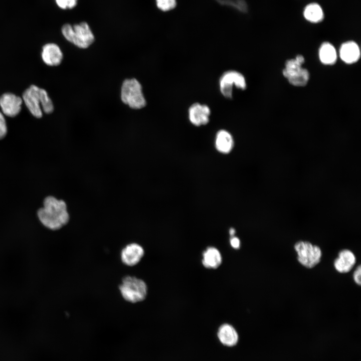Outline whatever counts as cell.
Instances as JSON below:
<instances>
[{
	"mask_svg": "<svg viewBox=\"0 0 361 361\" xmlns=\"http://www.w3.org/2000/svg\"><path fill=\"white\" fill-rule=\"evenodd\" d=\"M188 114L192 124L199 126L206 125L209 122L211 110L207 105L196 103L190 107Z\"/></svg>",
	"mask_w": 361,
	"mask_h": 361,
	"instance_id": "obj_11",
	"label": "cell"
},
{
	"mask_svg": "<svg viewBox=\"0 0 361 361\" xmlns=\"http://www.w3.org/2000/svg\"><path fill=\"white\" fill-rule=\"evenodd\" d=\"M61 32L66 40L79 48H88L95 41L94 35L85 22L74 25L65 24L61 28Z\"/></svg>",
	"mask_w": 361,
	"mask_h": 361,
	"instance_id": "obj_3",
	"label": "cell"
},
{
	"mask_svg": "<svg viewBox=\"0 0 361 361\" xmlns=\"http://www.w3.org/2000/svg\"><path fill=\"white\" fill-rule=\"evenodd\" d=\"M360 274L361 268L360 266L358 265L353 274V279L354 282L358 285H360L361 283Z\"/></svg>",
	"mask_w": 361,
	"mask_h": 361,
	"instance_id": "obj_23",
	"label": "cell"
},
{
	"mask_svg": "<svg viewBox=\"0 0 361 361\" xmlns=\"http://www.w3.org/2000/svg\"><path fill=\"white\" fill-rule=\"evenodd\" d=\"M121 296L130 303H137L144 300L147 294V287L142 279L134 276L124 277L119 287Z\"/></svg>",
	"mask_w": 361,
	"mask_h": 361,
	"instance_id": "obj_5",
	"label": "cell"
},
{
	"mask_svg": "<svg viewBox=\"0 0 361 361\" xmlns=\"http://www.w3.org/2000/svg\"><path fill=\"white\" fill-rule=\"evenodd\" d=\"M202 263L208 268H216L222 262V257L219 251L216 248H208L203 253Z\"/></svg>",
	"mask_w": 361,
	"mask_h": 361,
	"instance_id": "obj_18",
	"label": "cell"
},
{
	"mask_svg": "<svg viewBox=\"0 0 361 361\" xmlns=\"http://www.w3.org/2000/svg\"><path fill=\"white\" fill-rule=\"evenodd\" d=\"M217 336L220 342L228 347L236 345L239 340L237 331L232 325L228 323H224L219 327Z\"/></svg>",
	"mask_w": 361,
	"mask_h": 361,
	"instance_id": "obj_14",
	"label": "cell"
},
{
	"mask_svg": "<svg viewBox=\"0 0 361 361\" xmlns=\"http://www.w3.org/2000/svg\"><path fill=\"white\" fill-rule=\"evenodd\" d=\"M56 5L61 9L69 10L74 8L78 0H54Z\"/></svg>",
	"mask_w": 361,
	"mask_h": 361,
	"instance_id": "obj_21",
	"label": "cell"
},
{
	"mask_svg": "<svg viewBox=\"0 0 361 361\" xmlns=\"http://www.w3.org/2000/svg\"><path fill=\"white\" fill-rule=\"evenodd\" d=\"M294 248L298 261L306 268H313L321 261L322 253L317 245L308 241H300L295 244Z\"/></svg>",
	"mask_w": 361,
	"mask_h": 361,
	"instance_id": "obj_7",
	"label": "cell"
},
{
	"mask_svg": "<svg viewBox=\"0 0 361 361\" xmlns=\"http://www.w3.org/2000/svg\"><path fill=\"white\" fill-rule=\"evenodd\" d=\"M120 98L124 104L133 109H140L146 105L141 84L135 78L126 79L123 81Z\"/></svg>",
	"mask_w": 361,
	"mask_h": 361,
	"instance_id": "obj_4",
	"label": "cell"
},
{
	"mask_svg": "<svg viewBox=\"0 0 361 361\" xmlns=\"http://www.w3.org/2000/svg\"><path fill=\"white\" fill-rule=\"evenodd\" d=\"M22 99L31 114L36 118L42 116L43 111L49 114L54 110L52 101L47 91L36 85L30 86L24 91Z\"/></svg>",
	"mask_w": 361,
	"mask_h": 361,
	"instance_id": "obj_2",
	"label": "cell"
},
{
	"mask_svg": "<svg viewBox=\"0 0 361 361\" xmlns=\"http://www.w3.org/2000/svg\"><path fill=\"white\" fill-rule=\"evenodd\" d=\"M319 58L325 65L334 64L337 59V53L334 46L329 42H324L319 49Z\"/></svg>",
	"mask_w": 361,
	"mask_h": 361,
	"instance_id": "obj_19",
	"label": "cell"
},
{
	"mask_svg": "<svg viewBox=\"0 0 361 361\" xmlns=\"http://www.w3.org/2000/svg\"><path fill=\"white\" fill-rule=\"evenodd\" d=\"M303 15L306 20L312 23L321 22L324 17L321 7L315 3H310L306 6Z\"/></svg>",
	"mask_w": 361,
	"mask_h": 361,
	"instance_id": "obj_17",
	"label": "cell"
},
{
	"mask_svg": "<svg viewBox=\"0 0 361 361\" xmlns=\"http://www.w3.org/2000/svg\"><path fill=\"white\" fill-rule=\"evenodd\" d=\"M144 254V249L140 245L132 243L123 248L121 251L120 258L124 265L133 266L140 261Z\"/></svg>",
	"mask_w": 361,
	"mask_h": 361,
	"instance_id": "obj_10",
	"label": "cell"
},
{
	"mask_svg": "<svg viewBox=\"0 0 361 361\" xmlns=\"http://www.w3.org/2000/svg\"><path fill=\"white\" fill-rule=\"evenodd\" d=\"M304 57L297 55L295 58L287 60L283 70V76L289 82L295 86H304L307 83L309 74L307 70L302 67L304 62Z\"/></svg>",
	"mask_w": 361,
	"mask_h": 361,
	"instance_id": "obj_6",
	"label": "cell"
},
{
	"mask_svg": "<svg viewBox=\"0 0 361 361\" xmlns=\"http://www.w3.org/2000/svg\"><path fill=\"white\" fill-rule=\"evenodd\" d=\"M7 133V126L3 114L0 112V139L3 138Z\"/></svg>",
	"mask_w": 361,
	"mask_h": 361,
	"instance_id": "obj_22",
	"label": "cell"
},
{
	"mask_svg": "<svg viewBox=\"0 0 361 361\" xmlns=\"http://www.w3.org/2000/svg\"><path fill=\"white\" fill-rule=\"evenodd\" d=\"M37 215L43 226L54 231L63 227L70 219L65 202L53 196H48L45 199L44 206L39 209Z\"/></svg>",
	"mask_w": 361,
	"mask_h": 361,
	"instance_id": "obj_1",
	"label": "cell"
},
{
	"mask_svg": "<svg viewBox=\"0 0 361 361\" xmlns=\"http://www.w3.org/2000/svg\"><path fill=\"white\" fill-rule=\"evenodd\" d=\"M234 140L231 133L222 129L218 131L215 138V146L217 150L222 153H228L233 149Z\"/></svg>",
	"mask_w": 361,
	"mask_h": 361,
	"instance_id": "obj_16",
	"label": "cell"
},
{
	"mask_svg": "<svg viewBox=\"0 0 361 361\" xmlns=\"http://www.w3.org/2000/svg\"><path fill=\"white\" fill-rule=\"evenodd\" d=\"M246 85V81L244 75L234 70L225 72L219 80L220 91L224 97L228 98L232 97L233 87L245 90Z\"/></svg>",
	"mask_w": 361,
	"mask_h": 361,
	"instance_id": "obj_8",
	"label": "cell"
},
{
	"mask_svg": "<svg viewBox=\"0 0 361 361\" xmlns=\"http://www.w3.org/2000/svg\"><path fill=\"white\" fill-rule=\"evenodd\" d=\"M157 8L166 12L174 9L177 5L176 0H155Z\"/></svg>",
	"mask_w": 361,
	"mask_h": 361,
	"instance_id": "obj_20",
	"label": "cell"
},
{
	"mask_svg": "<svg viewBox=\"0 0 361 361\" xmlns=\"http://www.w3.org/2000/svg\"><path fill=\"white\" fill-rule=\"evenodd\" d=\"M339 52L341 59L347 64L355 63L360 57V50L358 45L351 41L343 43Z\"/></svg>",
	"mask_w": 361,
	"mask_h": 361,
	"instance_id": "obj_15",
	"label": "cell"
},
{
	"mask_svg": "<svg viewBox=\"0 0 361 361\" xmlns=\"http://www.w3.org/2000/svg\"><path fill=\"white\" fill-rule=\"evenodd\" d=\"M230 244L234 248L238 249L240 246V241L238 238L233 236L230 240Z\"/></svg>",
	"mask_w": 361,
	"mask_h": 361,
	"instance_id": "obj_24",
	"label": "cell"
},
{
	"mask_svg": "<svg viewBox=\"0 0 361 361\" xmlns=\"http://www.w3.org/2000/svg\"><path fill=\"white\" fill-rule=\"evenodd\" d=\"M41 55L44 62L50 66L59 65L63 58L60 47L53 43H47L43 46Z\"/></svg>",
	"mask_w": 361,
	"mask_h": 361,
	"instance_id": "obj_13",
	"label": "cell"
},
{
	"mask_svg": "<svg viewBox=\"0 0 361 361\" xmlns=\"http://www.w3.org/2000/svg\"><path fill=\"white\" fill-rule=\"evenodd\" d=\"M356 263L354 254L350 250L344 249L338 252L337 257L334 260L333 266L339 273L349 272Z\"/></svg>",
	"mask_w": 361,
	"mask_h": 361,
	"instance_id": "obj_12",
	"label": "cell"
},
{
	"mask_svg": "<svg viewBox=\"0 0 361 361\" xmlns=\"http://www.w3.org/2000/svg\"><path fill=\"white\" fill-rule=\"evenodd\" d=\"M235 233V230L234 228H231L229 230V233L231 236L232 237L234 236Z\"/></svg>",
	"mask_w": 361,
	"mask_h": 361,
	"instance_id": "obj_25",
	"label": "cell"
},
{
	"mask_svg": "<svg viewBox=\"0 0 361 361\" xmlns=\"http://www.w3.org/2000/svg\"><path fill=\"white\" fill-rule=\"evenodd\" d=\"M22 103V98L11 93H4L0 97L3 113L9 117H15L20 113Z\"/></svg>",
	"mask_w": 361,
	"mask_h": 361,
	"instance_id": "obj_9",
	"label": "cell"
}]
</instances>
